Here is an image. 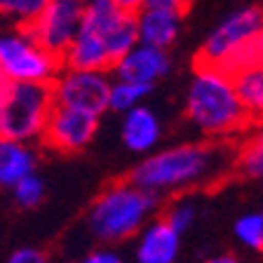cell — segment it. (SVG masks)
<instances>
[{
  "label": "cell",
  "instance_id": "6da1fadb",
  "mask_svg": "<svg viewBox=\"0 0 263 263\" xmlns=\"http://www.w3.org/2000/svg\"><path fill=\"white\" fill-rule=\"evenodd\" d=\"M186 115L209 139L237 137L252 125L237 99L233 78L209 64H195L186 94Z\"/></svg>",
  "mask_w": 263,
  "mask_h": 263
},
{
  "label": "cell",
  "instance_id": "7a4b0ae2",
  "mask_svg": "<svg viewBox=\"0 0 263 263\" xmlns=\"http://www.w3.org/2000/svg\"><path fill=\"white\" fill-rule=\"evenodd\" d=\"M223 170L226 164L219 148L207 143H181L143 158L132 172L129 181L155 195H162L212 181Z\"/></svg>",
  "mask_w": 263,
  "mask_h": 263
},
{
  "label": "cell",
  "instance_id": "3957f363",
  "mask_svg": "<svg viewBox=\"0 0 263 263\" xmlns=\"http://www.w3.org/2000/svg\"><path fill=\"white\" fill-rule=\"evenodd\" d=\"M158 209V195L146 188L120 181L108 186L87 212V228L99 242L115 245L129 240L151 221Z\"/></svg>",
  "mask_w": 263,
  "mask_h": 263
},
{
  "label": "cell",
  "instance_id": "277c9868",
  "mask_svg": "<svg viewBox=\"0 0 263 263\" xmlns=\"http://www.w3.org/2000/svg\"><path fill=\"white\" fill-rule=\"evenodd\" d=\"M52 108V85L5 82L0 89V137L26 143L40 141Z\"/></svg>",
  "mask_w": 263,
  "mask_h": 263
},
{
  "label": "cell",
  "instance_id": "5b68a950",
  "mask_svg": "<svg viewBox=\"0 0 263 263\" xmlns=\"http://www.w3.org/2000/svg\"><path fill=\"white\" fill-rule=\"evenodd\" d=\"M61 57L52 54L24 28L0 35V73L7 82H40L52 85L61 73Z\"/></svg>",
  "mask_w": 263,
  "mask_h": 263
},
{
  "label": "cell",
  "instance_id": "8992f818",
  "mask_svg": "<svg viewBox=\"0 0 263 263\" xmlns=\"http://www.w3.org/2000/svg\"><path fill=\"white\" fill-rule=\"evenodd\" d=\"M80 31L89 33L92 38L104 45L113 66L139 43L137 12L122 10L113 0H87Z\"/></svg>",
  "mask_w": 263,
  "mask_h": 263
},
{
  "label": "cell",
  "instance_id": "52a82bcc",
  "mask_svg": "<svg viewBox=\"0 0 263 263\" xmlns=\"http://www.w3.org/2000/svg\"><path fill=\"white\" fill-rule=\"evenodd\" d=\"M110 80L106 71H80L61 68L52 80V97L57 106L80 110L92 118H101L108 110Z\"/></svg>",
  "mask_w": 263,
  "mask_h": 263
},
{
  "label": "cell",
  "instance_id": "ba28073f",
  "mask_svg": "<svg viewBox=\"0 0 263 263\" xmlns=\"http://www.w3.org/2000/svg\"><path fill=\"white\" fill-rule=\"evenodd\" d=\"M85 3L87 0H47L43 12L22 28L47 52L61 57L80 31Z\"/></svg>",
  "mask_w": 263,
  "mask_h": 263
},
{
  "label": "cell",
  "instance_id": "9c48e42d",
  "mask_svg": "<svg viewBox=\"0 0 263 263\" xmlns=\"http://www.w3.org/2000/svg\"><path fill=\"white\" fill-rule=\"evenodd\" d=\"M261 28H263V5L254 3V5L240 7L230 16H226L223 22L209 33V38L204 40V45L197 52L195 64L219 66L223 61V57L235 45H240L245 38L254 35Z\"/></svg>",
  "mask_w": 263,
  "mask_h": 263
},
{
  "label": "cell",
  "instance_id": "30bf717a",
  "mask_svg": "<svg viewBox=\"0 0 263 263\" xmlns=\"http://www.w3.org/2000/svg\"><path fill=\"white\" fill-rule=\"evenodd\" d=\"M97 127L99 118L54 104L45 122L43 134H40V141L57 153H80L94 139Z\"/></svg>",
  "mask_w": 263,
  "mask_h": 263
},
{
  "label": "cell",
  "instance_id": "8fae6325",
  "mask_svg": "<svg viewBox=\"0 0 263 263\" xmlns=\"http://www.w3.org/2000/svg\"><path fill=\"white\" fill-rule=\"evenodd\" d=\"M170 68H172V61L167 49H158L141 43L134 45L113 66L115 76L120 80H132V82H139V85H148V87H153L160 78L167 76Z\"/></svg>",
  "mask_w": 263,
  "mask_h": 263
},
{
  "label": "cell",
  "instance_id": "7c38bea8",
  "mask_svg": "<svg viewBox=\"0 0 263 263\" xmlns=\"http://www.w3.org/2000/svg\"><path fill=\"white\" fill-rule=\"evenodd\" d=\"M179 249L181 235L164 219H155L139 230L134 258L137 263H174Z\"/></svg>",
  "mask_w": 263,
  "mask_h": 263
},
{
  "label": "cell",
  "instance_id": "4fadbf2b",
  "mask_svg": "<svg viewBox=\"0 0 263 263\" xmlns=\"http://www.w3.org/2000/svg\"><path fill=\"white\" fill-rule=\"evenodd\" d=\"M162 137V125L153 108L137 106L122 113V141L132 153H151Z\"/></svg>",
  "mask_w": 263,
  "mask_h": 263
},
{
  "label": "cell",
  "instance_id": "5bb4252c",
  "mask_svg": "<svg viewBox=\"0 0 263 263\" xmlns=\"http://www.w3.org/2000/svg\"><path fill=\"white\" fill-rule=\"evenodd\" d=\"M181 31V14L167 10L141 7L137 12V38L141 45H151L158 49H167L174 45Z\"/></svg>",
  "mask_w": 263,
  "mask_h": 263
},
{
  "label": "cell",
  "instance_id": "9a60e30c",
  "mask_svg": "<svg viewBox=\"0 0 263 263\" xmlns=\"http://www.w3.org/2000/svg\"><path fill=\"white\" fill-rule=\"evenodd\" d=\"M38 167V155L33 143L0 137V188L10 191L19 179L33 174Z\"/></svg>",
  "mask_w": 263,
  "mask_h": 263
},
{
  "label": "cell",
  "instance_id": "2e32d148",
  "mask_svg": "<svg viewBox=\"0 0 263 263\" xmlns=\"http://www.w3.org/2000/svg\"><path fill=\"white\" fill-rule=\"evenodd\" d=\"M233 85L247 118L252 122H263V66L235 73Z\"/></svg>",
  "mask_w": 263,
  "mask_h": 263
},
{
  "label": "cell",
  "instance_id": "e0dca14e",
  "mask_svg": "<svg viewBox=\"0 0 263 263\" xmlns=\"http://www.w3.org/2000/svg\"><path fill=\"white\" fill-rule=\"evenodd\" d=\"M258 66H263V28L256 31L254 35H249V38H245L240 45H235L216 68H221L223 73H228L233 78L235 73L258 68Z\"/></svg>",
  "mask_w": 263,
  "mask_h": 263
},
{
  "label": "cell",
  "instance_id": "ac0fdd59",
  "mask_svg": "<svg viewBox=\"0 0 263 263\" xmlns=\"http://www.w3.org/2000/svg\"><path fill=\"white\" fill-rule=\"evenodd\" d=\"M151 87L148 85H139L132 80H118L110 82V92H108V110L115 113H127V110L137 108L143 104V99L148 97Z\"/></svg>",
  "mask_w": 263,
  "mask_h": 263
},
{
  "label": "cell",
  "instance_id": "d6986e66",
  "mask_svg": "<svg viewBox=\"0 0 263 263\" xmlns=\"http://www.w3.org/2000/svg\"><path fill=\"white\" fill-rule=\"evenodd\" d=\"M237 167L247 176H263V127L245 139L237 151Z\"/></svg>",
  "mask_w": 263,
  "mask_h": 263
},
{
  "label": "cell",
  "instance_id": "ffe728a7",
  "mask_svg": "<svg viewBox=\"0 0 263 263\" xmlns=\"http://www.w3.org/2000/svg\"><path fill=\"white\" fill-rule=\"evenodd\" d=\"M10 193H12V200L16 202V207L35 209L45 200V181L33 172V174L16 181L14 186L10 188Z\"/></svg>",
  "mask_w": 263,
  "mask_h": 263
},
{
  "label": "cell",
  "instance_id": "44dd1931",
  "mask_svg": "<svg viewBox=\"0 0 263 263\" xmlns=\"http://www.w3.org/2000/svg\"><path fill=\"white\" fill-rule=\"evenodd\" d=\"M233 233H235V240L242 247L258 252L261 249V237H263V212H249L242 214L240 219L233 226Z\"/></svg>",
  "mask_w": 263,
  "mask_h": 263
},
{
  "label": "cell",
  "instance_id": "7402d4cb",
  "mask_svg": "<svg viewBox=\"0 0 263 263\" xmlns=\"http://www.w3.org/2000/svg\"><path fill=\"white\" fill-rule=\"evenodd\" d=\"M47 0H0V14L19 22V28L28 26L43 12Z\"/></svg>",
  "mask_w": 263,
  "mask_h": 263
},
{
  "label": "cell",
  "instance_id": "603a6c76",
  "mask_svg": "<svg viewBox=\"0 0 263 263\" xmlns=\"http://www.w3.org/2000/svg\"><path fill=\"white\" fill-rule=\"evenodd\" d=\"M162 219L167 221V223H170L179 235H183V233L195 223L197 204L193 202V200H188V197H183V200H174V202L167 207V212H164Z\"/></svg>",
  "mask_w": 263,
  "mask_h": 263
},
{
  "label": "cell",
  "instance_id": "cb8c5ba5",
  "mask_svg": "<svg viewBox=\"0 0 263 263\" xmlns=\"http://www.w3.org/2000/svg\"><path fill=\"white\" fill-rule=\"evenodd\" d=\"M5 263H49V256L38 247H19L7 256Z\"/></svg>",
  "mask_w": 263,
  "mask_h": 263
},
{
  "label": "cell",
  "instance_id": "d4e9b609",
  "mask_svg": "<svg viewBox=\"0 0 263 263\" xmlns=\"http://www.w3.org/2000/svg\"><path fill=\"white\" fill-rule=\"evenodd\" d=\"M191 0H146L143 7H153V10H167V12H176V14H186Z\"/></svg>",
  "mask_w": 263,
  "mask_h": 263
},
{
  "label": "cell",
  "instance_id": "484cf974",
  "mask_svg": "<svg viewBox=\"0 0 263 263\" xmlns=\"http://www.w3.org/2000/svg\"><path fill=\"white\" fill-rule=\"evenodd\" d=\"M76 263H125L122 256L113 249H97V252H89L87 256H82Z\"/></svg>",
  "mask_w": 263,
  "mask_h": 263
},
{
  "label": "cell",
  "instance_id": "4316f807",
  "mask_svg": "<svg viewBox=\"0 0 263 263\" xmlns=\"http://www.w3.org/2000/svg\"><path fill=\"white\" fill-rule=\"evenodd\" d=\"M204 263H245L240 256L235 254H216V256H209Z\"/></svg>",
  "mask_w": 263,
  "mask_h": 263
},
{
  "label": "cell",
  "instance_id": "83f0119b",
  "mask_svg": "<svg viewBox=\"0 0 263 263\" xmlns=\"http://www.w3.org/2000/svg\"><path fill=\"white\" fill-rule=\"evenodd\" d=\"M113 3H118V5L122 7V10H129V12H139L143 7V3L146 0H113Z\"/></svg>",
  "mask_w": 263,
  "mask_h": 263
},
{
  "label": "cell",
  "instance_id": "f1b7e54d",
  "mask_svg": "<svg viewBox=\"0 0 263 263\" xmlns=\"http://www.w3.org/2000/svg\"><path fill=\"white\" fill-rule=\"evenodd\" d=\"M5 82H7V80H5V76L0 73V89H3V85H5Z\"/></svg>",
  "mask_w": 263,
  "mask_h": 263
},
{
  "label": "cell",
  "instance_id": "f546056e",
  "mask_svg": "<svg viewBox=\"0 0 263 263\" xmlns=\"http://www.w3.org/2000/svg\"><path fill=\"white\" fill-rule=\"evenodd\" d=\"M258 252H261V254H263V237H261V249H258Z\"/></svg>",
  "mask_w": 263,
  "mask_h": 263
}]
</instances>
